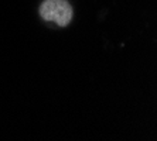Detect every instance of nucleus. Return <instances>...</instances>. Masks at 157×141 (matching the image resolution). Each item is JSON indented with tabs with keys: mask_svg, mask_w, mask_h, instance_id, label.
Returning <instances> with one entry per match:
<instances>
[{
	"mask_svg": "<svg viewBox=\"0 0 157 141\" xmlns=\"http://www.w3.org/2000/svg\"><path fill=\"white\" fill-rule=\"evenodd\" d=\"M38 14L45 23L67 27L74 18V9L68 0H44L38 9Z\"/></svg>",
	"mask_w": 157,
	"mask_h": 141,
	"instance_id": "obj_1",
	"label": "nucleus"
}]
</instances>
